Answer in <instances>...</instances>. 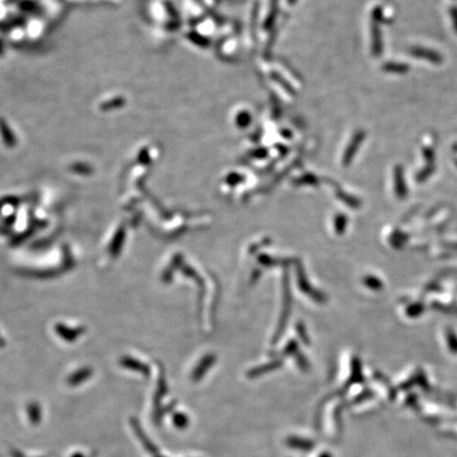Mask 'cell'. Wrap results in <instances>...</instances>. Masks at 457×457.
I'll list each match as a JSON object with an SVG mask.
<instances>
[{"label":"cell","instance_id":"obj_1","mask_svg":"<svg viewBox=\"0 0 457 457\" xmlns=\"http://www.w3.org/2000/svg\"><path fill=\"white\" fill-rule=\"evenodd\" d=\"M409 53L414 56V58L428 60L432 62V64H435V65H440L443 62L442 54L437 52L436 50H433V49L416 46V47H412L409 50Z\"/></svg>","mask_w":457,"mask_h":457},{"label":"cell","instance_id":"obj_2","mask_svg":"<svg viewBox=\"0 0 457 457\" xmlns=\"http://www.w3.org/2000/svg\"><path fill=\"white\" fill-rule=\"evenodd\" d=\"M383 69L387 72L391 73H398V74H403L410 71V65L408 64H403V62H387V64L384 65Z\"/></svg>","mask_w":457,"mask_h":457},{"label":"cell","instance_id":"obj_3","mask_svg":"<svg viewBox=\"0 0 457 457\" xmlns=\"http://www.w3.org/2000/svg\"><path fill=\"white\" fill-rule=\"evenodd\" d=\"M373 50L375 55H379L382 53V40H381V34H380V30L375 27L373 30Z\"/></svg>","mask_w":457,"mask_h":457},{"label":"cell","instance_id":"obj_4","mask_svg":"<svg viewBox=\"0 0 457 457\" xmlns=\"http://www.w3.org/2000/svg\"><path fill=\"white\" fill-rule=\"evenodd\" d=\"M422 155H423V157L424 159L427 160L429 163H433L434 162V159H435V152H434V149L433 148H431V147H424L422 149Z\"/></svg>","mask_w":457,"mask_h":457},{"label":"cell","instance_id":"obj_5","mask_svg":"<svg viewBox=\"0 0 457 457\" xmlns=\"http://www.w3.org/2000/svg\"><path fill=\"white\" fill-rule=\"evenodd\" d=\"M449 14L451 17V20H452L453 29L455 31V33L457 34V5H452V7L449 9Z\"/></svg>","mask_w":457,"mask_h":457}]
</instances>
